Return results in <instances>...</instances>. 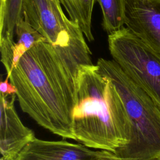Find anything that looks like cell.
I'll return each instance as SVG.
<instances>
[{
  "label": "cell",
  "instance_id": "cell-5",
  "mask_svg": "<svg viewBox=\"0 0 160 160\" xmlns=\"http://www.w3.org/2000/svg\"><path fill=\"white\" fill-rule=\"evenodd\" d=\"M110 54L160 109V54L127 28L108 35Z\"/></svg>",
  "mask_w": 160,
  "mask_h": 160
},
{
  "label": "cell",
  "instance_id": "cell-7",
  "mask_svg": "<svg viewBox=\"0 0 160 160\" xmlns=\"http://www.w3.org/2000/svg\"><path fill=\"white\" fill-rule=\"evenodd\" d=\"M124 24L160 54V0H124Z\"/></svg>",
  "mask_w": 160,
  "mask_h": 160
},
{
  "label": "cell",
  "instance_id": "cell-12",
  "mask_svg": "<svg viewBox=\"0 0 160 160\" xmlns=\"http://www.w3.org/2000/svg\"><path fill=\"white\" fill-rule=\"evenodd\" d=\"M102 11V26L109 35L124 27V0H96Z\"/></svg>",
  "mask_w": 160,
  "mask_h": 160
},
{
  "label": "cell",
  "instance_id": "cell-14",
  "mask_svg": "<svg viewBox=\"0 0 160 160\" xmlns=\"http://www.w3.org/2000/svg\"><path fill=\"white\" fill-rule=\"evenodd\" d=\"M96 160H121L114 153L108 151H98Z\"/></svg>",
  "mask_w": 160,
  "mask_h": 160
},
{
  "label": "cell",
  "instance_id": "cell-15",
  "mask_svg": "<svg viewBox=\"0 0 160 160\" xmlns=\"http://www.w3.org/2000/svg\"><path fill=\"white\" fill-rule=\"evenodd\" d=\"M149 160H160V157L157 158H154V159H149Z\"/></svg>",
  "mask_w": 160,
  "mask_h": 160
},
{
  "label": "cell",
  "instance_id": "cell-13",
  "mask_svg": "<svg viewBox=\"0 0 160 160\" xmlns=\"http://www.w3.org/2000/svg\"><path fill=\"white\" fill-rule=\"evenodd\" d=\"M0 91L1 94L6 96H12L17 93V89L15 86L10 82L9 79L6 78L4 81L0 82Z\"/></svg>",
  "mask_w": 160,
  "mask_h": 160
},
{
  "label": "cell",
  "instance_id": "cell-11",
  "mask_svg": "<svg viewBox=\"0 0 160 160\" xmlns=\"http://www.w3.org/2000/svg\"><path fill=\"white\" fill-rule=\"evenodd\" d=\"M16 41L12 48V61L11 71L6 76H9L16 67L20 59L32 47L39 42H46V39L36 31L24 18L16 25L15 29Z\"/></svg>",
  "mask_w": 160,
  "mask_h": 160
},
{
  "label": "cell",
  "instance_id": "cell-10",
  "mask_svg": "<svg viewBox=\"0 0 160 160\" xmlns=\"http://www.w3.org/2000/svg\"><path fill=\"white\" fill-rule=\"evenodd\" d=\"M68 17L80 26L89 42L94 40L92 32V15L96 0H59Z\"/></svg>",
  "mask_w": 160,
  "mask_h": 160
},
{
  "label": "cell",
  "instance_id": "cell-1",
  "mask_svg": "<svg viewBox=\"0 0 160 160\" xmlns=\"http://www.w3.org/2000/svg\"><path fill=\"white\" fill-rule=\"evenodd\" d=\"M6 78L16 88L24 112L53 134L75 140L72 117L77 84L51 44L35 45Z\"/></svg>",
  "mask_w": 160,
  "mask_h": 160
},
{
  "label": "cell",
  "instance_id": "cell-9",
  "mask_svg": "<svg viewBox=\"0 0 160 160\" xmlns=\"http://www.w3.org/2000/svg\"><path fill=\"white\" fill-rule=\"evenodd\" d=\"M23 0H0V51L1 58L12 57L15 29L23 19Z\"/></svg>",
  "mask_w": 160,
  "mask_h": 160
},
{
  "label": "cell",
  "instance_id": "cell-4",
  "mask_svg": "<svg viewBox=\"0 0 160 160\" xmlns=\"http://www.w3.org/2000/svg\"><path fill=\"white\" fill-rule=\"evenodd\" d=\"M59 0H23L24 19L51 44L72 72L92 65L91 52L77 22L64 13Z\"/></svg>",
  "mask_w": 160,
  "mask_h": 160
},
{
  "label": "cell",
  "instance_id": "cell-8",
  "mask_svg": "<svg viewBox=\"0 0 160 160\" xmlns=\"http://www.w3.org/2000/svg\"><path fill=\"white\" fill-rule=\"evenodd\" d=\"M98 151L65 140L46 141L35 138L14 160H96Z\"/></svg>",
  "mask_w": 160,
  "mask_h": 160
},
{
  "label": "cell",
  "instance_id": "cell-2",
  "mask_svg": "<svg viewBox=\"0 0 160 160\" xmlns=\"http://www.w3.org/2000/svg\"><path fill=\"white\" fill-rule=\"evenodd\" d=\"M72 129L75 140L89 148L114 152L129 142V124L121 98L97 65L79 70Z\"/></svg>",
  "mask_w": 160,
  "mask_h": 160
},
{
  "label": "cell",
  "instance_id": "cell-6",
  "mask_svg": "<svg viewBox=\"0 0 160 160\" xmlns=\"http://www.w3.org/2000/svg\"><path fill=\"white\" fill-rule=\"evenodd\" d=\"M16 95H0V160H14L36 137L21 122L14 107Z\"/></svg>",
  "mask_w": 160,
  "mask_h": 160
},
{
  "label": "cell",
  "instance_id": "cell-3",
  "mask_svg": "<svg viewBox=\"0 0 160 160\" xmlns=\"http://www.w3.org/2000/svg\"><path fill=\"white\" fill-rule=\"evenodd\" d=\"M96 65L116 88L129 124L128 143L113 153L121 160H149L159 158V107L114 61L99 58Z\"/></svg>",
  "mask_w": 160,
  "mask_h": 160
}]
</instances>
